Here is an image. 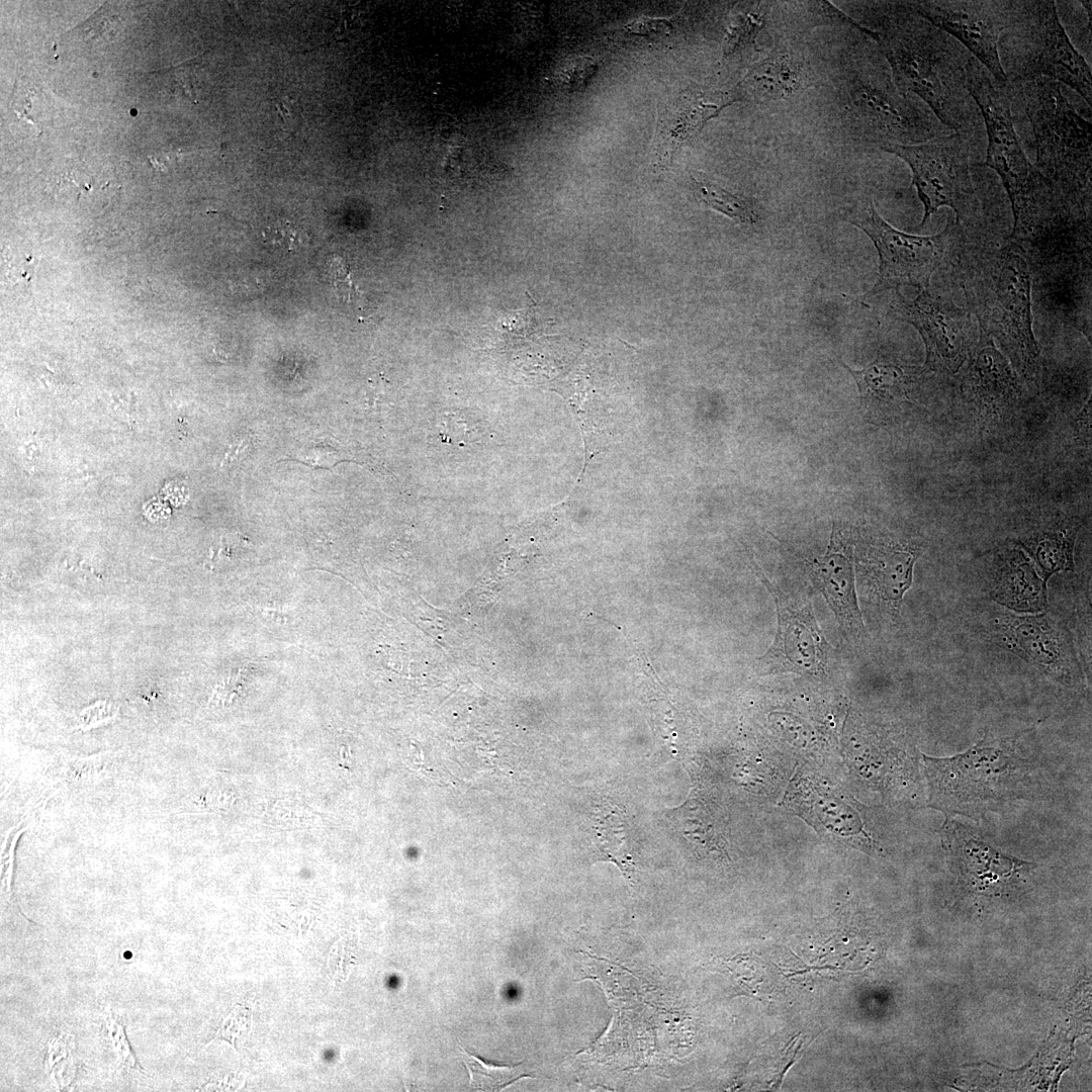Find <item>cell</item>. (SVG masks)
<instances>
[{"instance_id": "cell-31", "label": "cell", "mask_w": 1092, "mask_h": 1092, "mask_svg": "<svg viewBox=\"0 0 1092 1092\" xmlns=\"http://www.w3.org/2000/svg\"><path fill=\"white\" fill-rule=\"evenodd\" d=\"M105 1024L108 1030L113 1050L117 1056L118 1063L128 1069H134L143 1072V1068L139 1065L130 1044L127 1040L124 1032L123 1024L112 1014L110 1010H107L104 1014Z\"/></svg>"}, {"instance_id": "cell-18", "label": "cell", "mask_w": 1092, "mask_h": 1092, "mask_svg": "<svg viewBox=\"0 0 1092 1092\" xmlns=\"http://www.w3.org/2000/svg\"><path fill=\"white\" fill-rule=\"evenodd\" d=\"M1080 525L1065 516H1055L1028 527L1015 541L1031 559L1038 574L1048 581L1054 574L1074 571V547Z\"/></svg>"}, {"instance_id": "cell-14", "label": "cell", "mask_w": 1092, "mask_h": 1092, "mask_svg": "<svg viewBox=\"0 0 1092 1092\" xmlns=\"http://www.w3.org/2000/svg\"><path fill=\"white\" fill-rule=\"evenodd\" d=\"M737 99V95L731 92L700 88H689L667 96L657 110L651 149L653 163L656 166L669 165L682 145Z\"/></svg>"}, {"instance_id": "cell-23", "label": "cell", "mask_w": 1092, "mask_h": 1092, "mask_svg": "<svg viewBox=\"0 0 1092 1092\" xmlns=\"http://www.w3.org/2000/svg\"><path fill=\"white\" fill-rule=\"evenodd\" d=\"M595 828L600 856L615 862L626 879L633 882L636 869L623 818L612 812L600 818Z\"/></svg>"}, {"instance_id": "cell-12", "label": "cell", "mask_w": 1092, "mask_h": 1092, "mask_svg": "<svg viewBox=\"0 0 1092 1092\" xmlns=\"http://www.w3.org/2000/svg\"><path fill=\"white\" fill-rule=\"evenodd\" d=\"M909 3L919 15L972 53L996 82L1008 83L1000 63L998 43L1013 20L1018 1L924 0Z\"/></svg>"}, {"instance_id": "cell-15", "label": "cell", "mask_w": 1092, "mask_h": 1092, "mask_svg": "<svg viewBox=\"0 0 1092 1092\" xmlns=\"http://www.w3.org/2000/svg\"><path fill=\"white\" fill-rule=\"evenodd\" d=\"M986 592L1001 608L1019 614L1048 608V587L1027 554L1019 547L994 550L986 561Z\"/></svg>"}, {"instance_id": "cell-25", "label": "cell", "mask_w": 1092, "mask_h": 1092, "mask_svg": "<svg viewBox=\"0 0 1092 1092\" xmlns=\"http://www.w3.org/2000/svg\"><path fill=\"white\" fill-rule=\"evenodd\" d=\"M463 1052L464 1065L467 1068L470 1078V1087L476 1090L495 1091L500 1090L521 1076H517L518 1066H495L488 1065L467 1052L461 1046Z\"/></svg>"}, {"instance_id": "cell-19", "label": "cell", "mask_w": 1092, "mask_h": 1092, "mask_svg": "<svg viewBox=\"0 0 1092 1092\" xmlns=\"http://www.w3.org/2000/svg\"><path fill=\"white\" fill-rule=\"evenodd\" d=\"M853 377L861 404L872 411H892L904 403H912L911 390L919 377L926 372L923 367L905 366L896 361L878 357L860 370H853L842 362Z\"/></svg>"}, {"instance_id": "cell-13", "label": "cell", "mask_w": 1092, "mask_h": 1092, "mask_svg": "<svg viewBox=\"0 0 1092 1092\" xmlns=\"http://www.w3.org/2000/svg\"><path fill=\"white\" fill-rule=\"evenodd\" d=\"M760 578L774 598L778 617L774 642L760 657L761 668L802 674L823 672L830 645L817 624L812 603L790 599L761 571Z\"/></svg>"}, {"instance_id": "cell-24", "label": "cell", "mask_w": 1092, "mask_h": 1092, "mask_svg": "<svg viewBox=\"0 0 1092 1092\" xmlns=\"http://www.w3.org/2000/svg\"><path fill=\"white\" fill-rule=\"evenodd\" d=\"M693 192L706 206L739 223L752 225L757 221V214L748 200L715 183L693 178Z\"/></svg>"}, {"instance_id": "cell-9", "label": "cell", "mask_w": 1092, "mask_h": 1092, "mask_svg": "<svg viewBox=\"0 0 1092 1092\" xmlns=\"http://www.w3.org/2000/svg\"><path fill=\"white\" fill-rule=\"evenodd\" d=\"M991 615L989 633L998 645L1063 687H1086L1072 633L1058 616L1046 610L1019 614L1001 607Z\"/></svg>"}, {"instance_id": "cell-27", "label": "cell", "mask_w": 1092, "mask_h": 1092, "mask_svg": "<svg viewBox=\"0 0 1092 1092\" xmlns=\"http://www.w3.org/2000/svg\"><path fill=\"white\" fill-rule=\"evenodd\" d=\"M763 23L764 17L761 12H748L738 16L727 31L723 57H729L738 50L753 46Z\"/></svg>"}, {"instance_id": "cell-22", "label": "cell", "mask_w": 1092, "mask_h": 1092, "mask_svg": "<svg viewBox=\"0 0 1092 1092\" xmlns=\"http://www.w3.org/2000/svg\"><path fill=\"white\" fill-rule=\"evenodd\" d=\"M742 83L756 101L787 99L808 86V73L801 58L778 52L750 66Z\"/></svg>"}, {"instance_id": "cell-1", "label": "cell", "mask_w": 1092, "mask_h": 1092, "mask_svg": "<svg viewBox=\"0 0 1092 1092\" xmlns=\"http://www.w3.org/2000/svg\"><path fill=\"white\" fill-rule=\"evenodd\" d=\"M887 12L874 31L894 83L917 94L945 128L965 134L972 115L965 71L972 56L909 2Z\"/></svg>"}, {"instance_id": "cell-28", "label": "cell", "mask_w": 1092, "mask_h": 1092, "mask_svg": "<svg viewBox=\"0 0 1092 1092\" xmlns=\"http://www.w3.org/2000/svg\"><path fill=\"white\" fill-rule=\"evenodd\" d=\"M113 760L105 756L67 760L63 768V778L71 783H91L109 771Z\"/></svg>"}, {"instance_id": "cell-11", "label": "cell", "mask_w": 1092, "mask_h": 1092, "mask_svg": "<svg viewBox=\"0 0 1092 1092\" xmlns=\"http://www.w3.org/2000/svg\"><path fill=\"white\" fill-rule=\"evenodd\" d=\"M895 315L912 325L925 346L923 368L939 374H956L967 362L979 341L977 325L969 309L951 299L934 294L929 288L919 290L913 300L899 292L892 305Z\"/></svg>"}, {"instance_id": "cell-4", "label": "cell", "mask_w": 1092, "mask_h": 1092, "mask_svg": "<svg viewBox=\"0 0 1092 1092\" xmlns=\"http://www.w3.org/2000/svg\"><path fill=\"white\" fill-rule=\"evenodd\" d=\"M1009 84L1040 78L1074 89L1091 106V70L1066 33L1053 0L1018 1L1009 27L998 43Z\"/></svg>"}, {"instance_id": "cell-33", "label": "cell", "mask_w": 1092, "mask_h": 1092, "mask_svg": "<svg viewBox=\"0 0 1092 1092\" xmlns=\"http://www.w3.org/2000/svg\"><path fill=\"white\" fill-rule=\"evenodd\" d=\"M622 28L631 35L653 36L667 33L672 28V22L666 18L641 17Z\"/></svg>"}, {"instance_id": "cell-5", "label": "cell", "mask_w": 1092, "mask_h": 1092, "mask_svg": "<svg viewBox=\"0 0 1092 1092\" xmlns=\"http://www.w3.org/2000/svg\"><path fill=\"white\" fill-rule=\"evenodd\" d=\"M1017 85L1034 133V167L1064 191L1091 200V123L1063 95L1060 83L1040 78Z\"/></svg>"}, {"instance_id": "cell-10", "label": "cell", "mask_w": 1092, "mask_h": 1092, "mask_svg": "<svg viewBox=\"0 0 1092 1092\" xmlns=\"http://www.w3.org/2000/svg\"><path fill=\"white\" fill-rule=\"evenodd\" d=\"M881 150L902 159L911 169L924 212L918 229L924 226L939 207L947 206L960 221L975 189L970 171L967 136L954 132L914 145H887Z\"/></svg>"}, {"instance_id": "cell-29", "label": "cell", "mask_w": 1092, "mask_h": 1092, "mask_svg": "<svg viewBox=\"0 0 1092 1092\" xmlns=\"http://www.w3.org/2000/svg\"><path fill=\"white\" fill-rule=\"evenodd\" d=\"M251 1028V1009L247 1006L236 1005L235 1008L230 1012V1014L224 1018L214 1038L209 1043H211L213 1040L219 1039L229 1042L234 1050H237V1040L247 1035L250 1032Z\"/></svg>"}, {"instance_id": "cell-30", "label": "cell", "mask_w": 1092, "mask_h": 1092, "mask_svg": "<svg viewBox=\"0 0 1092 1092\" xmlns=\"http://www.w3.org/2000/svg\"><path fill=\"white\" fill-rule=\"evenodd\" d=\"M355 942L348 936H342L331 948L328 957L330 976L335 983L345 982L353 968Z\"/></svg>"}, {"instance_id": "cell-8", "label": "cell", "mask_w": 1092, "mask_h": 1092, "mask_svg": "<svg viewBox=\"0 0 1092 1092\" xmlns=\"http://www.w3.org/2000/svg\"><path fill=\"white\" fill-rule=\"evenodd\" d=\"M965 77L967 90L979 107L986 126L985 164L1000 176L1015 214L1033 192L1041 174L1030 164L1017 139L1010 85L996 82L974 57L966 66Z\"/></svg>"}, {"instance_id": "cell-3", "label": "cell", "mask_w": 1092, "mask_h": 1092, "mask_svg": "<svg viewBox=\"0 0 1092 1092\" xmlns=\"http://www.w3.org/2000/svg\"><path fill=\"white\" fill-rule=\"evenodd\" d=\"M929 806L947 814L975 818L1023 798L1031 786V763L1017 737H984L950 757L922 754Z\"/></svg>"}, {"instance_id": "cell-26", "label": "cell", "mask_w": 1092, "mask_h": 1092, "mask_svg": "<svg viewBox=\"0 0 1092 1092\" xmlns=\"http://www.w3.org/2000/svg\"><path fill=\"white\" fill-rule=\"evenodd\" d=\"M264 242L281 254H295L308 244V235L304 228L288 219H277L263 231Z\"/></svg>"}, {"instance_id": "cell-20", "label": "cell", "mask_w": 1092, "mask_h": 1092, "mask_svg": "<svg viewBox=\"0 0 1092 1092\" xmlns=\"http://www.w3.org/2000/svg\"><path fill=\"white\" fill-rule=\"evenodd\" d=\"M811 569L815 584L842 628L852 636H860L864 625L857 604L850 554L835 551L830 544L826 554L813 561Z\"/></svg>"}, {"instance_id": "cell-7", "label": "cell", "mask_w": 1092, "mask_h": 1092, "mask_svg": "<svg viewBox=\"0 0 1092 1092\" xmlns=\"http://www.w3.org/2000/svg\"><path fill=\"white\" fill-rule=\"evenodd\" d=\"M846 98L862 134L880 148L924 143L947 130L935 115L912 103L879 62H869L851 73Z\"/></svg>"}, {"instance_id": "cell-2", "label": "cell", "mask_w": 1092, "mask_h": 1092, "mask_svg": "<svg viewBox=\"0 0 1092 1092\" xmlns=\"http://www.w3.org/2000/svg\"><path fill=\"white\" fill-rule=\"evenodd\" d=\"M962 289L979 332L999 345L1026 381L1040 371V352L1032 330V272L1026 251L1008 240L999 248L965 250Z\"/></svg>"}, {"instance_id": "cell-21", "label": "cell", "mask_w": 1092, "mask_h": 1092, "mask_svg": "<svg viewBox=\"0 0 1092 1092\" xmlns=\"http://www.w3.org/2000/svg\"><path fill=\"white\" fill-rule=\"evenodd\" d=\"M921 552L918 544L886 546L878 549L868 564L872 596L892 620L900 616L903 597L912 584L914 564Z\"/></svg>"}, {"instance_id": "cell-16", "label": "cell", "mask_w": 1092, "mask_h": 1092, "mask_svg": "<svg viewBox=\"0 0 1092 1092\" xmlns=\"http://www.w3.org/2000/svg\"><path fill=\"white\" fill-rule=\"evenodd\" d=\"M944 845L958 859L969 883L976 891L1000 892L1033 864L1004 854L975 831L949 820L943 825Z\"/></svg>"}, {"instance_id": "cell-17", "label": "cell", "mask_w": 1092, "mask_h": 1092, "mask_svg": "<svg viewBox=\"0 0 1092 1092\" xmlns=\"http://www.w3.org/2000/svg\"><path fill=\"white\" fill-rule=\"evenodd\" d=\"M962 374L964 392L981 407L1000 408L1017 401L1021 386L1007 358L980 333Z\"/></svg>"}, {"instance_id": "cell-6", "label": "cell", "mask_w": 1092, "mask_h": 1092, "mask_svg": "<svg viewBox=\"0 0 1092 1092\" xmlns=\"http://www.w3.org/2000/svg\"><path fill=\"white\" fill-rule=\"evenodd\" d=\"M846 219L869 236L879 253V278L869 295L903 285L928 288L933 273L966 243L956 218H948L943 231L935 235L907 234L889 224L872 200L855 205Z\"/></svg>"}, {"instance_id": "cell-32", "label": "cell", "mask_w": 1092, "mask_h": 1092, "mask_svg": "<svg viewBox=\"0 0 1092 1092\" xmlns=\"http://www.w3.org/2000/svg\"><path fill=\"white\" fill-rule=\"evenodd\" d=\"M598 67L599 62L594 58L574 59L562 68L559 80L563 87L571 91H580L587 85Z\"/></svg>"}]
</instances>
